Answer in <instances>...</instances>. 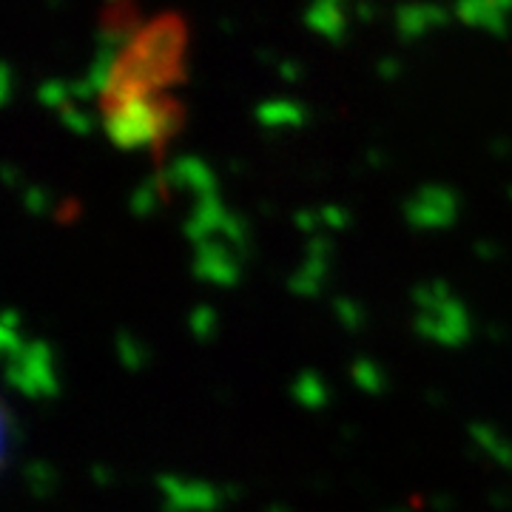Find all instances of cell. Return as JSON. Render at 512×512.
<instances>
[{
    "label": "cell",
    "mask_w": 512,
    "mask_h": 512,
    "mask_svg": "<svg viewBox=\"0 0 512 512\" xmlns=\"http://www.w3.org/2000/svg\"><path fill=\"white\" fill-rule=\"evenodd\" d=\"M188 29L183 18L165 15L140 26L126 49L114 57L100 106H120L137 100H157L168 89L180 86L185 77Z\"/></svg>",
    "instance_id": "cell-1"
}]
</instances>
